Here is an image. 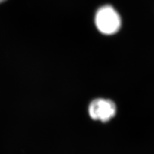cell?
<instances>
[{
    "instance_id": "2",
    "label": "cell",
    "mask_w": 154,
    "mask_h": 154,
    "mask_svg": "<svg viewBox=\"0 0 154 154\" xmlns=\"http://www.w3.org/2000/svg\"><path fill=\"white\" fill-rule=\"evenodd\" d=\"M88 112L93 119L107 122L116 114V106L112 100L98 98L90 103Z\"/></svg>"
},
{
    "instance_id": "1",
    "label": "cell",
    "mask_w": 154,
    "mask_h": 154,
    "mask_svg": "<svg viewBox=\"0 0 154 154\" xmlns=\"http://www.w3.org/2000/svg\"><path fill=\"white\" fill-rule=\"evenodd\" d=\"M94 21L99 32L106 35L115 34L119 31L122 25L119 14L110 5L100 8L96 12Z\"/></svg>"
},
{
    "instance_id": "3",
    "label": "cell",
    "mask_w": 154,
    "mask_h": 154,
    "mask_svg": "<svg viewBox=\"0 0 154 154\" xmlns=\"http://www.w3.org/2000/svg\"><path fill=\"white\" fill-rule=\"evenodd\" d=\"M5 1H6V0H0V3H2L3 2H4Z\"/></svg>"
}]
</instances>
